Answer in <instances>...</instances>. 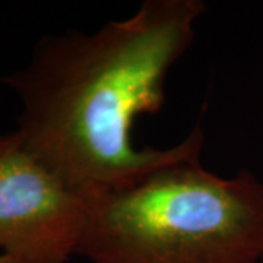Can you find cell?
<instances>
[{"label": "cell", "mask_w": 263, "mask_h": 263, "mask_svg": "<svg viewBox=\"0 0 263 263\" xmlns=\"http://www.w3.org/2000/svg\"><path fill=\"white\" fill-rule=\"evenodd\" d=\"M205 12L203 0H146L94 32L40 38L28 63L0 78L21 104L22 143L79 193L120 187L203 151L200 124L170 148H139L133 126L162 108L167 78Z\"/></svg>", "instance_id": "cell-1"}, {"label": "cell", "mask_w": 263, "mask_h": 263, "mask_svg": "<svg viewBox=\"0 0 263 263\" xmlns=\"http://www.w3.org/2000/svg\"><path fill=\"white\" fill-rule=\"evenodd\" d=\"M195 151L129 184L82 192L89 263H259L263 181L219 177Z\"/></svg>", "instance_id": "cell-2"}, {"label": "cell", "mask_w": 263, "mask_h": 263, "mask_svg": "<svg viewBox=\"0 0 263 263\" xmlns=\"http://www.w3.org/2000/svg\"><path fill=\"white\" fill-rule=\"evenodd\" d=\"M84 227L81 193L27 149L18 132L0 133V254L16 263H67Z\"/></svg>", "instance_id": "cell-3"}, {"label": "cell", "mask_w": 263, "mask_h": 263, "mask_svg": "<svg viewBox=\"0 0 263 263\" xmlns=\"http://www.w3.org/2000/svg\"><path fill=\"white\" fill-rule=\"evenodd\" d=\"M0 263H16L12 257L9 256H5V254H0Z\"/></svg>", "instance_id": "cell-4"}, {"label": "cell", "mask_w": 263, "mask_h": 263, "mask_svg": "<svg viewBox=\"0 0 263 263\" xmlns=\"http://www.w3.org/2000/svg\"><path fill=\"white\" fill-rule=\"evenodd\" d=\"M259 263H263V254H262V257H260V260H259Z\"/></svg>", "instance_id": "cell-5"}]
</instances>
